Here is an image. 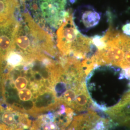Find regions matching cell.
Wrapping results in <instances>:
<instances>
[{"instance_id":"obj_2","label":"cell","mask_w":130,"mask_h":130,"mask_svg":"<svg viewBox=\"0 0 130 130\" xmlns=\"http://www.w3.org/2000/svg\"><path fill=\"white\" fill-rule=\"evenodd\" d=\"M53 75L55 93L61 104L72 109L76 114L92 108L85 84L87 74L81 61L59 56Z\"/></svg>"},{"instance_id":"obj_7","label":"cell","mask_w":130,"mask_h":130,"mask_svg":"<svg viewBox=\"0 0 130 130\" xmlns=\"http://www.w3.org/2000/svg\"><path fill=\"white\" fill-rule=\"evenodd\" d=\"M75 114L72 109L61 104L54 109L35 117L29 130H66Z\"/></svg>"},{"instance_id":"obj_8","label":"cell","mask_w":130,"mask_h":130,"mask_svg":"<svg viewBox=\"0 0 130 130\" xmlns=\"http://www.w3.org/2000/svg\"><path fill=\"white\" fill-rule=\"evenodd\" d=\"M31 123L27 114L0 102V130H28Z\"/></svg>"},{"instance_id":"obj_10","label":"cell","mask_w":130,"mask_h":130,"mask_svg":"<svg viewBox=\"0 0 130 130\" xmlns=\"http://www.w3.org/2000/svg\"><path fill=\"white\" fill-rule=\"evenodd\" d=\"M105 112L117 125L130 128V91L117 104Z\"/></svg>"},{"instance_id":"obj_13","label":"cell","mask_w":130,"mask_h":130,"mask_svg":"<svg viewBox=\"0 0 130 130\" xmlns=\"http://www.w3.org/2000/svg\"><path fill=\"white\" fill-rule=\"evenodd\" d=\"M123 31L126 35L130 36V23L127 24L123 27Z\"/></svg>"},{"instance_id":"obj_9","label":"cell","mask_w":130,"mask_h":130,"mask_svg":"<svg viewBox=\"0 0 130 130\" xmlns=\"http://www.w3.org/2000/svg\"><path fill=\"white\" fill-rule=\"evenodd\" d=\"M19 16L20 15L18 18L0 26V70L4 65L7 56L13 48Z\"/></svg>"},{"instance_id":"obj_1","label":"cell","mask_w":130,"mask_h":130,"mask_svg":"<svg viewBox=\"0 0 130 130\" xmlns=\"http://www.w3.org/2000/svg\"><path fill=\"white\" fill-rule=\"evenodd\" d=\"M23 57L18 64L0 71V102L35 118L61 104L54 91L53 71L57 59Z\"/></svg>"},{"instance_id":"obj_6","label":"cell","mask_w":130,"mask_h":130,"mask_svg":"<svg viewBox=\"0 0 130 130\" xmlns=\"http://www.w3.org/2000/svg\"><path fill=\"white\" fill-rule=\"evenodd\" d=\"M67 4V0H25L24 5L34 22L52 35L65 20Z\"/></svg>"},{"instance_id":"obj_5","label":"cell","mask_w":130,"mask_h":130,"mask_svg":"<svg viewBox=\"0 0 130 130\" xmlns=\"http://www.w3.org/2000/svg\"><path fill=\"white\" fill-rule=\"evenodd\" d=\"M57 47L62 57L82 61L90 60L97 51L92 39L84 36L76 27L73 15L68 11L56 32Z\"/></svg>"},{"instance_id":"obj_4","label":"cell","mask_w":130,"mask_h":130,"mask_svg":"<svg viewBox=\"0 0 130 130\" xmlns=\"http://www.w3.org/2000/svg\"><path fill=\"white\" fill-rule=\"evenodd\" d=\"M92 40L97 48L92 57L95 67L110 65L130 68V37L110 29L103 37H95Z\"/></svg>"},{"instance_id":"obj_11","label":"cell","mask_w":130,"mask_h":130,"mask_svg":"<svg viewBox=\"0 0 130 130\" xmlns=\"http://www.w3.org/2000/svg\"><path fill=\"white\" fill-rule=\"evenodd\" d=\"M78 15H75L73 20L76 21L75 25H79L76 27L82 31H87L89 29L97 25L100 19V14L91 7H87L79 9Z\"/></svg>"},{"instance_id":"obj_12","label":"cell","mask_w":130,"mask_h":130,"mask_svg":"<svg viewBox=\"0 0 130 130\" xmlns=\"http://www.w3.org/2000/svg\"><path fill=\"white\" fill-rule=\"evenodd\" d=\"M20 13L19 0H0V26L18 18Z\"/></svg>"},{"instance_id":"obj_3","label":"cell","mask_w":130,"mask_h":130,"mask_svg":"<svg viewBox=\"0 0 130 130\" xmlns=\"http://www.w3.org/2000/svg\"><path fill=\"white\" fill-rule=\"evenodd\" d=\"M12 49L31 59L59 57L52 35L36 23L27 12H21Z\"/></svg>"}]
</instances>
